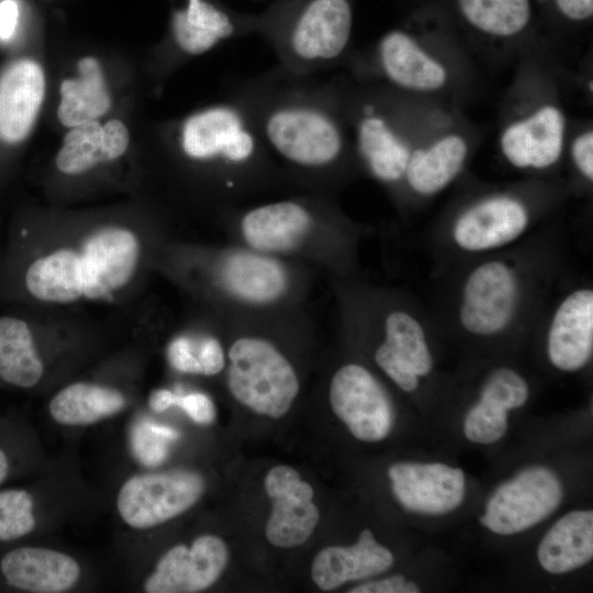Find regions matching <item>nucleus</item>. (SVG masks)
Masks as SVG:
<instances>
[{
  "instance_id": "nucleus-1",
  "label": "nucleus",
  "mask_w": 593,
  "mask_h": 593,
  "mask_svg": "<svg viewBox=\"0 0 593 593\" xmlns=\"http://www.w3.org/2000/svg\"><path fill=\"white\" fill-rule=\"evenodd\" d=\"M271 158L295 171L325 176L345 158L346 118L337 83L280 67L235 87Z\"/></svg>"
},
{
  "instance_id": "nucleus-2",
  "label": "nucleus",
  "mask_w": 593,
  "mask_h": 593,
  "mask_svg": "<svg viewBox=\"0 0 593 593\" xmlns=\"http://www.w3.org/2000/svg\"><path fill=\"white\" fill-rule=\"evenodd\" d=\"M353 13L348 0H309L283 26L268 29L278 67L299 75L334 66L346 53Z\"/></svg>"
},
{
  "instance_id": "nucleus-3",
  "label": "nucleus",
  "mask_w": 593,
  "mask_h": 593,
  "mask_svg": "<svg viewBox=\"0 0 593 593\" xmlns=\"http://www.w3.org/2000/svg\"><path fill=\"white\" fill-rule=\"evenodd\" d=\"M227 385L236 401L259 415L288 413L300 384L293 366L269 340L245 336L228 349Z\"/></svg>"
},
{
  "instance_id": "nucleus-4",
  "label": "nucleus",
  "mask_w": 593,
  "mask_h": 593,
  "mask_svg": "<svg viewBox=\"0 0 593 593\" xmlns=\"http://www.w3.org/2000/svg\"><path fill=\"white\" fill-rule=\"evenodd\" d=\"M204 490V478L189 469L135 474L121 486L116 507L130 527L148 529L190 510Z\"/></svg>"
},
{
  "instance_id": "nucleus-5",
  "label": "nucleus",
  "mask_w": 593,
  "mask_h": 593,
  "mask_svg": "<svg viewBox=\"0 0 593 593\" xmlns=\"http://www.w3.org/2000/svg\"><path fill=\"white\" fill-rule=\"evenodd\" d=\"M562 499L561 481L552 470L528 467L494 491L480 523L499 535L518 534L550 516Z\"/></svg>"
},
{
  "instance_id": "nucleus-6",
  "label": "nucleus",
  "mask_w": 593,
  "mask_h": 593,
  "mask_svg": "<svg viewBox=\"0 0 593 593\" xmlns=\"http://www.w3.org/2000/svg\"><path fill=\"white\" fill-rule=\"evenodd\" d=\"M329 404L350 434L361 441H380L391 432L394 414L384 389L365 367H340L329 384Z\"/></svg>"
},
{
  "instance_id": "nucleus-7",
  "label": "nucleus",
  "mask_w": 593,
  "mask_h": 593,
  "mask_svg": "<svg viewBox=\"0 0 593 593\" xmlns=\"http://www.w3.org/2000/svg\"><path fill=\"white\" fill-rule=\"evenodd\" d=\"M264 486L271 500L265 529L267 540L279 548L304 544L320 521L311 484L303 481L294 468L278 465L267 472Z\"/></svg>"
},
{
  "instance_id": "nucleus-8",
  "label": "nucleus",
  "mask_w": 593,
  "mask_h": 593,
  "mask_svg": "<svg viewBox=\"0 0 593 593\" xmlns=\"http://www.w3.org/2000/svg\"><path fill=\"white\" fill-rule=\"evenodd\" d=\"M228 548L216 535L197 537L190 547L177 545L158 560L145 580L147 593H194L211 588L228 563Z\"/></svg>"
},
{
  "instance_id": "nucleus-9",
  "label": "nucleus",
  "mask_w": 593,
  "mask_h": 593,
  "mask_svg": "<svg viewBox=\"0 0 593 593\" xmlns=\"http://www.w3.org/2000/svg\"><path fill=\"white\" fill-rule=\"evenodd\" d=\"M388 475L399 503L414 513L447 514L465 499L463 471L446 463L398 462L390 466Z\"/></svg>"
},
{
  "instance_id": "nucleus-10",
  "label": "nucleus",
  "mask_w": 593,
  "mask_h": 593,
  "mask_svg": "<svg viewBox=\"0 0 593 593\" xmlns=\"http://www.w3.org/2000/svg\"><path fill=\"white\" fill-rule=\"evenodd\" d=\"M80 256L83 296H110L124 287L135 272L139 242L124 227H104L86 242Z\"/></svg>"
},
{
  "instance_id": "nucleus-11",
  "label": "nucleus",
  "mask_w": 593,
  "mask_h": 593,
  "mask_svg": "<svg viewBox=\"0 0 593 593\" xmlns=\"http://www.w3.org/2000/svg\"><path fill=\"white\" fill-rule=\"evenodd\" d=\"M517 293L513 271L503 262L489 261L475 268L463 289L460 322L470 333L492 335L510 323Z\"/></svg>"
},
{
  "instance_id": "nucleus-12",
  "label": "nucleus",
  "mask_w": 593,
  "mask_h": 593,
  "mask_svg": "<svg viewBox=\"0 0 593 593\" xmlns=\"http://www.w3.org/2000/svg\"><path fill=\"white\" fill-rule=\"evenodd\" d=\"M339 92L344 102L355 110L353 113L342 102L345 116L353 123L355 145L359 156L379 180L399 181L404 177L411 155L405 141L389 118L379 111V107L369 101L353 107L344 98L340 88Z\"/></svg>"
},
{
  "instance_id": "nucleus-13",
  "label": "nucleus",
  "mask_w": 593,
  "mask_h": 593,
  "mask_svg": "<svg viewBox=\"0 0 593 593\" xmlns=\"http://www.w3.org/2000/svg\"><path fill=\"white\" fill-rule=\"evenodd\" d=\"M315 221L316 213L310 203L281 200L247 210L239 219V230L253 250L280 254L294 250Z\"/></svg>"
},
{
  "instance_id": "nucleus-14",
  "label": "nucleus",
  "mask_w": 593,
  "mask_h": 593,
  "mask_svg": "<svg viewBox=\"0 0 593 593\" xmlns=\"http://www.w3.org/2000/svg\"><path fill=\"white\" fill-rule=\"evenodd\" d=\"M80 566L70 556L35 546H14L0 552V582L32 593H61L80 578Z\"/></svg>"
},
{
  "instance_id": "nucleus-15",
  "label": "nucleus",
  "mask_w": 593,
  "mask_h": 593,
  "mask_svg": "<svg viewBox=\"0 0 593 593\" xmlns=\"http://www.w3.org/2000/svg\"><path fill=\"white\" fill-rule=\"evenodd\" d=\"M563 137L564 116L547 104L508 125L501 136V149L515 167L541 169L559 159Z\"/></svg>"
},
{
  "instance_id": "nucleus-16",
  "label": "nucleus",
  "mask_w": 593,
  "mask_h": 593,
  "mask_svg": "<svg viewBox=\"0 0 593 593\" xmlns=\"http://www.w3.org/2000/svg\"><path fill=\"white\" fill-rule=\"evenodd\" d=\"M393 562L392 552L366 528L354 545L329 546L318 551L312 562L311 577L317 588L332 591L349 581L383 573Z\"/></svg>"
},
{
  "instance_id": "nucleus-17",
  "label": "nucleus",
  "mask_w": 593,
  "mask_h": 593,
  "mask_svg": "<svg viewBox=\"0 0 593 593\" xmlns=\"http://www.w3.org/2000/svg\"><path fill=\"white\" fill-rule=\"evenodd\" d=\"M593 350V292L574 291L559 305L548 334V356L563 371L581 369Z\"/></svg>"
},
{
  "instance_id": "nucleus-18",
  "label": "nucleus",
  "mask_w": 593,
  "mask_h": 593,
  "mask_svg": "<svg viewBox=\"0 0 593 593\" xmlns=\"http://www.w3.org/2000/svg\"><path fill=\"white\" fill-rule=\"evenodd\" d=\"M376 60L383 77L404 90L434 91L447 80L445 67L411 35L400 30L381 37L376 48Z\"/></svg>"
},
{
  "instance_id": "nucleus-19",
  "label": "nucleus",
  "mask_w": 593,
  "mask_h": 593,
  "mask_svg": "<svg viewBox=\"0 0 593 593\" xmlns=\"http://www.w3.org/2000/svg\"><path fill=\"white\" fill-rule=\"evenodd\" d=\"M45 91L41 66L31 59L11 64L0 77V138L16 143L30 133Z\"/></svg>"
},
{
  "instance_id": "nucleus-20",
  "label": "nucleus",
  "mask_w": 593,
  "mask_h": 593,
  "mask_svg": "<svg viewBox=\"0 0 593 593\" xmlns=\"http://www.w3.org/2000/svg\"><path fill=\"white\" fill-rule=\"evenodd\" d=\"M525 206L507 197L492 198L466 211L457 221L454 237L458 246L478 251L505 245L526 228Z\"/></svg>"
},
{
  "instance_id": "nucleus-21",
  "label": "nucleus",
  "mask_w": 593,
  "mask_h": 593,
  "mask_svg": "<svg viewBox=\"0 0 593 593\" xmlns=\"http://www.w3.org/2000/svg\"><path fill=\"white\" fill-rule=\"evenodd\" d=\"M223 284L235 298L253 304H268L287 290L288 276L283 267L258 251H236L221 269Z\"/></svg>"
},
{
  "instance_id": "nucleus-22",
  "label": "nucleus",
  "mask_w": 593,
  "mask_h": 593,
  "mask_svg": "<svg viewBox=\"0 0 593 593\" xmlns=\"http://www.w3.org/2000/svg\"><path fill=\"white\" fill-rule=\"evenodd\" d=\"M593 557V512L577 510L559 518L537 549L541 568L553 574L575 570Z\"/></svg>"
},
{
  "instance_id": "nucleus-23",
  "label": "nucleus",
  "mask_w": 593,
  "mask_h": 593,
  "mask_svg": "<svg viewBox=\"0 0 593 593\" xmlns=\"http://www.w3.org/2000/svg\"><path fill=\"white\" fill-rule=\"evenodd\" d=\"M27 291L45 302L67 303L83 296L80 256L60 248L35 259L25 273Z\"/></svg>"
},
{
  "instance_id": "nucleus-24",
  "label": "nucleus",
  "mask_w": 593,
  "mask_h": 593,
  "mask_svg": "<svg viewBox=\"0 0 593 593\" xmlns=\"http://www.w3.org/2000/svg\"><path fill=\"white\" fill-rule=\"evenodd\" d=\"M467 152V143L460 135H446L429 147L411 153L404 177L414 191L435 193L458 175Z\"/></svg>"
},
{
  "instance_id": "nucleus-25",
  "label": "nucleus",
  "mask_w": 593,
  "mask_h": 593,
  "mask_svg": "<svg viewBox=\"0 0 593 593\" xmlns=\"http://www.w3.org/2000/svg\"><path fill=\"white\" fill-rule=\"evenodd\" d=\"M126 400L116 389L76 382L59 390L49 402L52 417L61 425L93 424L124 409Z\"/></svg>"
},
{
  "instance_id": "nucleus-26",
  "label": "nucleus",
  "mask_w": 593,
  "mask_h": 593,
  "mask_svg": "<svg viewBox=\"0 0 593 593\" xmlns=\"http://www.w3.org/2000/svg\"><path fill=\"white\" fill-rule=\"evenodd\" d=\"M79 78L64 80L57 115L68 127L96 121L110 108L111 101L97 59L86 57L78 61Z\"/></svg>"
},
{
  "instance_id": "nucleus-27",
  "label": "nucleus",
  "mask_w": 593,
  "mask_h": 593,
  "mask_svg": "<svg viewBox=\"0 0 593 593\" xmlns=\"http://www.w3.org/2000/svg\"><path fill=\"white\" fill-rule=\"evenodd\" d=\"M44 373L43 361L36 350L29 325L16 317H0V380L30 389Z\"/></svg>"
},
{
  "instance_id": "nucleus-28",
  "label": "nucleus",
  "mask_w": 593,
  "mask_h": 593,
  "mask_svg": "<svg viewBox=\"0 0 593 593\" xmlns=\"http://www.w3.org/2000/svg\"><path fill=\"white\" fill-rule=\"evenodd\" d=\"M457 1L469 23L494 36H512L519 33L530 18L529 0Z\"/></svg>"
},
{
  "instance_id": "nucleus-29",
  "label": "nucleus",
  "mask_w": 593,
  "mask_h": 593,
  "mask_svg": "<svg viewBox=\"0 0 593 593\" xmlns=\"http://www.w3.org/2000/svg\"><path fill=\"white\" fill-rule=\"evenodd\" d=\"M384 345L416 376H426L433 367L432 355L419 323L410 314L395 311L384 324Z\"/></svg>"
},
{
  "instance_id": "nucleus-30",
  "label": "nucleus",
  "mask_w": 593,
  "mask_h": 593,
  "mask_svg": "<svg viewBox=\"0 0 593 593\" xmlns=\"http://www.w3.org/2000/svg\"><path fill=\"white\" fill-rule=\"evenodd\" d=\"M108 161L102 144V126L90 121L71 127L66 134L56 156L57 168L68 175H76Z\"/></svg>"
},
{
  "instance_id": "nucleus-31",
  "label": "nucleus",
  "mask_w": 593,
  "mask_h": 593,
  "mask_svg": "<svg viewBox=\"0 0 593 593\" xmlns=\"http://www.w3.org/2000/svg\"><path fill=\"white\" fill-rule=\"evenodd\" d=\"M33 494L23 488L0 490V542H15L36 527Z\"/></svg>"
},
{
  "instance_id": "nucleus-32",
  "label": "nucleus",
  "mask_w": 593,
  "mask_h": 593,
  "mask_svg": "<svg viewBox=\"0 0 593 593\" xmlns=\"http://www.w3.org/2000/svg\"><path fill=\"white\" fill-rule=\"evenodd\" d=\"M178 437V432L170 427L138 421L130 432L131 450L139 463L156 467L167 458L168 443Z\"/></svg>"
},
{
  "instance_id": "nucleus-33",
  "label": "nucleus",
  "mask_w": 593,
  "mask_h": 593,
  "mask_svg": "<svg viewBox=\"0 0 593 593\" xmlns=\"http://www.w3.org/2000/svg\"><path fill=\"white\" fill-rule=\"evenodd\" d=\"M508 411L491 402L480 399L470 409L463 422V434L474 444L490 445L496 443L507 432Z\"/></svg>"
},
{
  "instance_id": "nucleus-34",
  "label": "nucleus",
  "mask_w": 593,
  "mask_h": 593,
  "mask_svg": "<svg viewBox=\"0 0 593 593\" xmlns=\"http://www.w3.org/2000/svg\"><path fill=\"white\" fill-rule=\"evenodd\" d=\"M528 394V385L517 372L500 368L485 381L480 399L510 411L523 406Z\"/></svg>"
},
{
  "instance_id": "nucleus-35",
  "label": "nucleus",
  "mask_w": 593,
  "mask_h": 593,
  "mask_svg": "<svg viewBox=\"0 0 593 593\" xmlns=\"http://www.w3.org/2000/svg\"><path fill=\"white\" fill-rule=\"evenodd\" d=\"M171 34L177 47L189 56L201 55L224 42L217 34L188 21L182 9L172 15Z\"/></svg>"
},
{
  "instance_id": "nucleus-36",
  "label": "nucleus",
  "mask_w": 593,
  "mask_h": 593,
  "mask_svg": "<svg viewBox=\"0 0 593 593\" xmlns=\"http://www.w3.org/2000/svg\"><path fill=\"white\" fill-rule=\"evenodd\" d=\"M374 359L378 366L400 389L406 392L416 390L418 376L402 362L384 344H381L377 348Z\"/></svg>"
},
{
  "instance_id": "nucleus-37",
  "label": "nucleus",
  "mask_w": 593,
  "mask_h": 593,
  "mask_svg": "<svg viewBox=\"0 0 593 593\" xmlns=\"http://www.w3.org/2000/svg\"><path fill=\"white\" fill-rule=\"evenodd\" d=\"M177 406L181 407L193 422L199 424H210L215 418L214 403L206 394L200 392L179 395Z\"/></svg>"
},
{
  "instance_id": "nucleus-38",
  "label": "nucleus",
  "mask_w": 593,
  "mask_h": 593,
  "mask_svg": "<svg viewBox=\"0 0 593 593\" xmlns=\"http://www.w3.org/2000/svg\"><path fill=\"white\" fill-rule=\"evenodd\" d=\"M168 358L176 370L200 374L197 349L190 339L179 337L172 340L168 348Z\"/></svg>"
},
{
  "instance_id": "nucleus-39",
  "label": "nucleus",
  "mask_w": 593,
  "mask_h": 593,
  "mask_svg": "<svg viewBox=\"0 0 593 593\" xmlns=\"http://www.w3.org/2000/svg\"><path fill=\"white\" fill-rule=\"evenodd\" d=\"M102 144L108 160L122 156L128 146V132L119 120H110L102 125Z\"/></svg>"
},
{
  "instance_id": "nucleus-40",
  "label": "nucleus",
  "mask_w": 593,
  "mask_h": 593,
  "mask_svg": "<svg viewBox=\"0 0 593 593\" xmlns=\"http://www.w3.org/2000/svg\"><path fill=\"white\" fill-rule=\"evenodd\" d=\"M419 586L411 581H407L403 575L395 574L378 581H369L361 583L351 590L349 593H418Z\"/></svg>"
},
{
  "instance_id": "nucleus-41",
  "label": "nucleus",
  "mask_w": 593,
  "mask_h": 593,
  "mask_svg": "<svg viewBox=\"0 0 593 593\" xmlns=\"http://www.w3.org/2000/svg\"><path fill=\"white\" fill-rule=\"evenodd\" d=\"M200 374L214 376L225 366V355L220 342L215 338L204 339L197 348Z\"/></svg>"
},
{
  "instance_id": "nucleus-42",
  "label": "nucleus",
  "mask_w": 593,
  "mask_h": 593,
  "mask_svg": "<svg viewBox=\"0 0 593 593\" xmlns=\"http://www.w3.org/2000/svg\"><path fill=\"white\" fill-rule=\"evenodd\" d=\"M572 158L584 177L593 179V133L588 131L579 135L572 145Z\"/></svg>"
},
{
  "instance_id": "nucleus-43",
  "label": "nucleus",
  "mask_w": 593,
  "mask_h": 593,
  "mask_svg": "<svg viewBox=\"0 0 593 593\" xmlns=\"http://www.w3.org/2000/svg\"><path fill=\"white\" fill-rule=\"evenodd\" d=\"M19 8L14 0L0 2V38L8 41L12 37L18 23Z\"/></svg>"
},
{
  "instance_id": "nucleus-44",
  "label": "nucleus",
  "mask_w": 593,
  "mask_h": 593,
  "mask_svg": "<svg viewBox=\"0 0 593 593\" xmlns=\"http://www.w3.org/2000/svg\"><path fill=\"white\" fill-rule=\"evenodd\" d=\"M556 4L570 20L581 21L593 14V0H556Z\"/></svg>"
},
{
  "instance_id": "nucleus-45",
  "label": "nucleus",
  "mask_w": 593,
  "mask_h": 593,
  "mask_svg": "<svg viewBox=\"0 0 593 593\" xmlns=\"http://www.w3.org/2000/svg\"><path fill=\"white\" fill-rule=\"evenodd\" d=\"M178 394L167 389L154 391L149 396V406L156 413H161L170 406L177 405Z\"/></svg>"
},
{
  "instance_id": "nucleus-46",
  "label": "nucleus",
  "mask_w": 593,
  "mask_h": 593,
  "mask_svg": "<svg viewBox=\"0 0 593 593\" xmlns=\"http://www.w3.org/2000/svg\"><path fill=\"white\" fill-rule=\"evenodd\" d=\"M14 462L13 456L9 447L0 441V484L5 482L13 473Z\"/></svg>"
}]
</instances>
